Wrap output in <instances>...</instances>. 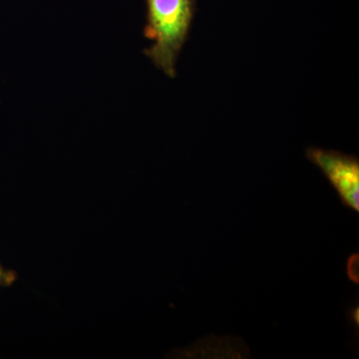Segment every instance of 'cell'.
Segmentation results:
<instances>
[{"instance_id":"2","label":"cell","mask_w":359,"mask_h":359,"mask_svg":"<svg viewBox=\"0 0 359 359\" xmlns=\"http://www.w3.org/2000/svg\"><path fill=\"white\" fill-rule=\"evenodd\" d=\"M306 158L325 175L341 204L359 212V160L337 151L309 148Z\"/></svg>"},{"instance_id":"3","label":"cell","mask_w":359,"mask_h":359,"mask_svg":"<svg viewBox=\"0 0 359 359\" xmlns=\"http://www.w3.org/2000/svg\"><path fill=\"white\" fill-rule=\"evenodd\" d=\"M346 275L349 280L359 285V255H351L346 262Z\"/></svg>"},{"instance_id":"1","label":"cell","mask_w":359,"mask_h":359,"mask_svg":"<svg viewBox=\"0 0 359 359\" xmlns=\"http://www.w3.org/2000/svg\"><path fill=\"white\" fill-rule=\"evenodd\" d=\"M145 36L154 43L145 54L167 76H176V62L185 44L194 14L195 0H146Z\"/></svg>"},{"instance_id":"4","label":"cell","mask_w":359,"mask_h":359,"mask_svg":"<svg viewBox=\"0 0 359 359\" xmlns=\"http://www.w3.org/2000/svg\"><path fill=\"white\" fill-rule=\"evenodd\" d=\"M18 278V273L11 269H7L0 264V289L11 287Z\"/></svg>"}]
</instances>
